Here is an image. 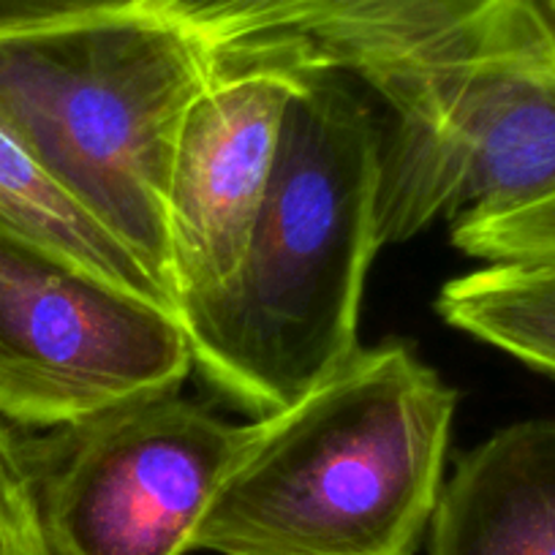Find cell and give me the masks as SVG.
<instances>
[{
	"label": "cell",
	"mask_w": 555,
	"mask_h": 555,
	"mask_svg": "<svg viewBox=\"0 0 555 555\" xmlns=\"http://www.w3.org/2000/svg\"><path fill=\"white\" fill-rule=\"evenodd\" d=\"M382 137L360 95L308 77L292 95L275 178L227 284L178 306L191 365L232 403L264 416L338 371L376 240Z\"/></svg>",
	"instance_id": "cell-1"
},
{
	"label": "cell",
	"mask_w": 555,
	"mask_h": 555,
	"mask_svg": "<svg viewBox=\"0 0 555 555\" xmlns=\"http://www.w3.org/2000/svg\"><path fill=\"white\" fill-rule=\"evenodd\" d=\"M457 392L405 344L357 349L245 425L194 550L414 555L441 493Z\"/></svg>",
	"instance_id": "cell-2"
},
{
	"label": "cell",
	"mask_w": 555,
	"mask_h": 555,
	"mask_svg": "<svg viewBox=\"0 0 555 555\" xmlns=\"http://www.w3.org/2000/svg\"><path fill=\"white\" fill-rule=\"evenodd\" d=\"M216 74L194 36L142 7L3 34L0 126L169 289L175 145Z\"/></svg>",
	"instance_id": "cell-3"
},
{
	"label": "cell",
	"mask_w": 555,
	"mask_h": 555,
	"mask_svg": "<svg viewBox=\"0 0 555 555\" xmlns=\"http://www.w3.org/2000/svg\"><path fill=\"white\" fill-rule=\"evenodd\" d=\"M218 72L357 74L395 117H430L479 66L547 47L533 0H142Z\"/></svg>",
	"instance_id": "cell-4"
},
{
	"label": "cell",
	"mask_w": 555,
	"mask_h": 555,
	"mask_svg": "<svg viewBox=\"0 0 555 555\" xmlns=\"http://www.w3.org/2000/svg\"><path fill=\"white\" fill-rule=\"evenodd\" d=\"M178 313L0 232V416L57 430L191 371Z\"/></svg>",
	"instance_id": "cell-5"
},
{
	"label": "cell",
	"mask_w": 555,
	"mask_h": 555,
	"mask_svg": "<svg viewBox=\"0 0 555 555\" xmlns=\"http://www.w3.org/2000/svg\"><path fill=\"white\" fill-rule=\"evenodd\" d=\"M28 452L55 555H185L245 425L145 395L57 428Z\"/></svg>",
	"instance_id": "cell-6"
},
{
	"label": "cell",
	"mask_w": 555,
	"mask_h": 555,
	"mask_svg": "<svg viewBox=\"0 0 555 555\" xmlns=\"http://www.w3.org/2000/svg\"><path fill=\"white\" fill-rule=\"evenodd\" d=\"M555 196V50L479 66L430 117L382 137L376 240L403 243L439 218L504 216Z\"/></svg>",
	"instance_id": "cell-7"
},
{
	"label": "cell",
	"mask_w": 555,
	"mask_h": 555,
	"mask_svg": "<svg viewBox=\"0 0 555 555\" xmlns=\"http://www.w3.org/2000/svg\"><path fill=\"white\" fill-rule=\"evenodd\" d=\"M308 74L221 68L189 106L167 202V275L175 311L227 284L248 250L275 178L281 131Z\"/></svg>",
	"instance_id": "cell-8"
},
{
	"label": "cell",
	"mask_w": 555,
	"mask_h": 555,
	"mask_svg": "<svg viewBox=\"0 0 555 555\" xmlns=\"http://www.w3.org/2000/svg\"><path fill=\"white\" fill-rule=\"evenodd\" d=\"M430 555H555V420L509 425L457 461Z\"/></svg>",
	"instance_id": "cell-9"
},
{
	"label": "cell",
	"mask_w": 555,
	"mask_h": 555,
	"mask_svg": "<svg viewBox=\"0 0 555 555\" xmlns=\"http://www.w3.org/2000/svg\"><path fill=\"white\" fill-rule=\"evenodd\" d=\"M0 232L41 245L120 289L175 311L151 267L66 194L0 126ZM178 313V311H175Z\"/></svg>",
	"instance_id": "cell-10"
},
{
	"label": "cell",
	"mask_w": 555,
	"mask_h": 555,
	"mask_svg": "<svg viewBox=\"0 0 555 555\" xmlns=\"http://www.w3.org/2000/svg\"><path fill=\"white\" fill-rule=\"evenodd\" d=\"M450 327L555 376V261H490L452 278L436 300Z\"/></svg>",
	"instance_id": "cell-11"
},
{
	"label": "cell",
	"mask_w": 555,
	"mask_h": 555,
	"mask_svg": "<svg viewBox=\"0 0 555 555\" xmlns=\"http://www.w3.org/2000/svg\"><path fill=\"white\" fill-rule=\"evenodd\" d=\"M452 243L488 261H555V196L504 216H457Z\"/></svg>",
	"instance_id": "cell-12"
},
{
	"label": "cell",
	"mask_w": 555,
	"mask_h": 555,
	"mask_svg": "<svg viewBox=\"0 0 555 555\" xmlns=\"http://www.w3.org/2000/svg\"><path fill=\"white\" fill-rule=\"evenodd\" d=\"M0 555H55L25 450L0 425Z\"/></svg>",
	"instance_id": "cell-13"
},
{
	"label": "cell",
	"mask_w": 555,
	"mask_h": 555,
	"mask_svg": "<svg viewBox=\"0 0 555 555\" xmlns=\"http://www.w3.org/2000/svg\"><path fill=\"white\" fill-rule=\"evenodd\" d=\"M142 0H0V36L99 12L137 9Z\"/></svg>",
	"instance_id": "cell-14"
},
{
	"label": "cell",
	"mask_w": 555,
	"mask_h": 555,
	"mask_svg": "<svg viewBox=\"0 0 555 555\" xmlns=\"http://www.w3.org/2000/svg\"><path fill=\"white\" fill-rule=\"evenodd\" d=\"M533 9H537V17L542 23L550 47L555 50V0H533Z\"/></svg>",
	"instance_id": "cell-15"
}]
</instances>
